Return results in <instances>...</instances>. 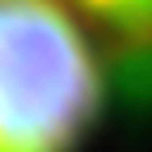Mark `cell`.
I'll list each match as a JSON object with an SVG mask.
<instances>
[{"instance_id": "cell-2", "label": "cell", "mask_w": 152, "mask_h": 152, "mask_svg": "<svg viewBox=\"0 0 152 152\" xmlns=\"http://www.w3.org/2000/svg\"><path fill=\"white\" fill-rule=\"evenodd\" d=\"M132 60H152V0H64Z\"/></svg>"}, {"instance_id": "cell-1", "label": "cell", "mask_w": 152, "mask_h": 152, "mask_svg": "<svg viewBox=\"0 0 152 152\" xmlns=\"http://www.w3.org/2000/svg\"><path fill=\"white\" fill-rule=\"evenodd\" d=\"M104 112V68L64 0H0V152H80Z\"/></svg>"}]
</instances>
